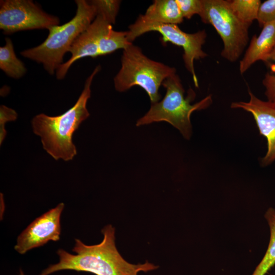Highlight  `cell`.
<instances>
[{"label":"cell","mask_w":275,"mask_h":275,"mask_svg":"<svg viewBox=\"0 0 275 275\" xmlns=\"http://www.w3.org/2000/svg\"><path fill=\"white\" fill-rule=\"evenodd\" d=\"M115 232L111 225H106L101 230L102 241L94 245H87L75 239L72 251L76 254L59 249L57 252L59 262L50 265L39 275H49L63 270L85 271L96 275H138L140 271L148 272L158 268L147 261L138 264L126 261L116 246Z\"/></svg>","instance_id":"6da1fadb"},{"label":"cell","mask_w":275,"mask_h":275,"mask_svg":"<svg viewBox=\"0 0 275 275\" xmlns=\"http://www.w3.org/2000/svg\"><path fill=\"white\" fill-rule=\"evenodd\" d=\"M101 67L97 66L86 80L84 89L74 105L62 115L50 117L44 114L31 121L34 133L41 138L43 149L54 159L72 160L76 155L72 136L90 114L87 103L91 96V86Z\"/></svg>","instance_id":"7a4b0ae2"},{"label":"cell","mask_w":275,"mask_h":275,"mask_svg":"<svg viewBox=\"0 0 275 275\" xmlns=\"http://www.w3.org/2000/svg\"><path fill=\"white\" fill-rule=\"evenodd\" d=\"M75 3L77 9L72 19L50 28L43 42L20 52L22 57L42 64L51 75L63 64L65 54L70 51L75 39L96 16V9L91 1L76 0Z\"/></svg>","instance_id":"3957f363"},{"label":"cell","mask_w":275,"mask_h":275,"mask_svg":"<svg viewBox=\"0 0 275 275\" xmlns=\"http://www.w3.org/2000/svg\"><path fill=\"white\" fill-rule=\"evenodd\" d=\"M166 89L163 98L152 104L149 111L136 122V126L153 122H167L178 129L183 136L189 140L192 134L190 116L193 112L208 107L212 103V97L208 95L194 104L196 94L189 89L187 96L184 97V89L178 75L175 74L165 79L162 84Z\"/></svg>","instance_id":"277c9868"},{"label":"cell","mask_w":275,"mask_h":275,"mask_svg":"<svg viewBox=\"0 0 275 275\" xmlns=\"http://www.w3.org/2000/svg\"><path fill=\"white\" fill-rule=\"evenodd\" d=\"M121 67L114 79L115 89L123 92L138 86L148 94L152 104L159 101V89L163 81L176 74V69L148 58L138 46L123 49Z\"/></svg>","instance_id":"5b68a950"},{"label":"cell","mask_w":275,"mask_h":275,"mask_svg":"<svg viewBox=\"0 0 275 275\" xmlns=\"http://www.w3.org/2000/svg\"><path fill=\"white\" fill-rule=\"evenodd\" d=\"M202 21L212 25L223 42L222 57L234 62L241 56L249 40V27L231 10L228 1L202 0L199 15Z\"/></svg>","instance_id":"8992f818"},{"label":"cell","mask_w":275,"mask_h":275,"mask_svg":"<svg viewBox=\"0 0 275 275\" xmlns=\"http://www.w3.org/2000/svg\"><path fill=\"white\" fill-rule=\"evenodd\" d=\"M128 29L127 37L130 42L132 43L137 37L146 33L155 31L161 34L163 43L170 42L182 47L184 51L183 59L185 68L192 75L195 87H199L194 68V61L208 56L202 48L207 37L205 30L189 34L182 31L177 24L158 23Z\"/></svg>","instance_id":"52a82bcc"},{"label":"cell","mask_w":275,"mask_h":275,"mask_svg":"<svg viewBox=\"0 0 275 275\" xmlns=\"http://www.w3.org/2000/svg\"><path fill=\"white\" fill-rule=\"evenodd\" d=\"M58 17L49 14L30 0L0 2V29L5 34L58 25Z\"/></svg>","instance_id":"ba28073f"},{"label":"cell","mask_w":275,"mask_h":275,"mask_svg":"<svg viewBox=\"0 0 275 275\" xmlns=\"http://www.w3.org/2000/svg\"><path fill=\"white\" fill-rule=\"evenodd\" d=\"M64 204L61 203L34 220L18 236L14 249L24 254L28 251L60 239L62 212Z\"/></svg>","instance_id":"9c48e42d"},{"label":"cell","mask_w":275,"mask_h":275,"mask_svg":"<svg viewBox=\"0 0 275 275\" xmlns=\"http://www.w3.org/2000/svg\"><path fill=\"white\" fill-rule=\"evenodd\" d=\"M248 102H234L232 108H242L251 113L256 121L260 134L266 138L267 150L261 160V165L266 166L275 160V104L257 98L249 89Z\"/></svg>","instance_id":"30bf717a"},{"label":"cell","mask_w":275,"mask_h":275,"mask_svg":"<svg viewBox=\"0 0 275 275\" xmlns=\"http://www.w3.org/2000/svg\"><path fill=\"white\" fill-rule=\"evenodd\" d=\"M112 24L102 14L97 13L95 19L73 43L69 52L70 58L61 64L56 75L58 79H63L70 66L77 60L85 57L96 58L100 56L99 52L102 34L109 24Z\"/></svg>","instance_id":"8fae6325"},{"label":"cell","mask_w":275,"mask_h":275,"mask_svg":"<svg viewBox=\"0 0 275 275\" xmlns=\"http://www.w3.org/2000/svg\"><path fill=\"white\" fill-rule=\"evenodd\" d=\"M275 47V20L265 24L258 36L254 35L242 59L239 71L242 74L258 61H266Z\"/></svg>","instance_id":"7c38bea8"},{"label":"cell","mask_w":275,"mask_h":275,"mask_svg":"<svg viewBox=\"0 0 275 275\" xmlns=\"http://www.w3.org/2000/svg\"><path fill=\"white\" fill-rule=\"evenodd\" d=\"M176 0H155L144 14L140 15L128 28H138L151 24H178L183 21Z\"/></svg>","instance_id":"4fadbf2b"},{"label":"cell","mask_w":275,"mask_h":275,"mask_svg":"<svg viewBox=\"0 0 275 275\" xmlns=\"http://www.w3.org/2000/svg\"><path fill=\"white\" fill-rule=\"evenodd\" d=\"M6 43L0 47V68L8 76L18 79L23 76L26 69L15 53L11 40L5 38Z\"/></svg>","instance_id":"5bb4252c"},{"label":"cell","mask_w":275,"mask_h":275,"mask_svg":"<svg viewBox=\"0 0 275 275\" xmlns=\"http://www.w3.org/2000/svg\"><path fill=\"white\" fill-rule=\"evenodd\" d=\"M265 217L270 228V241L264 257L252 275H265L275 265V210L269 208L265 213Z\"/></svg>","instance_id":"9a60e30c"},{"label":"cell","mask_w":275,"mask_h":275,"mask_svg":"<svg viewBox=\"0 0 275 275\" xmlns=\"http://www.w3.org/2000/svg\"><path fill=\"white\" fill-rule=\"evenodd\" d=\"M228 2L234 14L248 27H250L254 20H257L261 1L233 0Z\"/></svg>","instance_id":"2e32d148"},{"label":"cell","mask_w":275,"mask_h":275,"mask_svg":"<svg viewBox=\"0 0 275 275\" xmlns=\"http://www.w3.org/2000/svg\"><path fill=\"white\" fill-rule=\"evenodd\" d=\"M96 9L97 13L103 14L112 24L116 21L121 1L117 0L91 1Z\"/></svg>","instance_id":"e0dca14e"},{"label":"cell","mask_w":275,"mask_h":275,"mask_svg":"<svg viewBox=\"0 0 275 275\" xmlns=\"http://www.w3.org/2000/svg\"><path fill=\"white\" fill-rule=\"evenodd\" d=\"M257 20L261 27L275 20V0H267L261 4Z\"/></svg>","instance_id":"ac0fdd59"},{"label":"cell","mask_w":275,"mask_h":275,"mask_svg":"<svg viewBox=\"0 0 275 275\" xmlns=\"http://www.w3.org/2000/svg\"><path fill=\"white\" fill-rule=\"evenodd\" d=\"M183 17L190 19L195 14L200 15L202 9V0H176Z\"/></svg>","instance_id":"d6986e66"},{"label":"cell","mask_w":275,"mask_h":275,"mask_svg":"<svg viewBox=\"0 0 275 275\" xmlns=\"http://www.w3.org/2000/svg\"><path fill=\"white\" fill-rule=\"evenodd\" d=\"M17 118V114L15 110L4 105L0 106V145L3 143L7 134L5 129L6 123L14 121Z\"/></svg>","instance_id":"ffe728a7"},{"label":"cell","mask_w":275,"mask_h":275,"mask_svg":"<svg viewBox=\"0 0 275 275\" xmlns=\"http://www.w3.org/2000/svg\"><path fill=\"white\" fill-rule=\"evenodd\" d=\"M262 84L265 88V94L267 101L275 104V74L266 73Z\"/></svg>","instance_id":"44dd1931"},{"label":"cell","mask_w":275,"mask_h":275,"mask_svg":"<svg viewBox=\"0 0 275 275\" xmlns=\"http://www.w3.org/2000/svg\"><path fill=\"white\" fill-rule=\"evenodd\" d=\"M270 67L271 70L275 73V47L271 52L268 58L265 61Z\"/></svg>","instance_id":"7402d4cb"},{"label":"cell","mask_w":275,"mask_h":275,"mask_svg":"<svg viewBox=\"0 0 275 275\" xmlns=\"http://www.w3.org/2000/svg\"><path fill=\"white\" fill-rule=\"evenodd\" d=\"M19 274L20 275H25L23 271V270L22 269H21L19 270Z\"/></svg>","instance_id":"603a6c76"}]
</instances>
